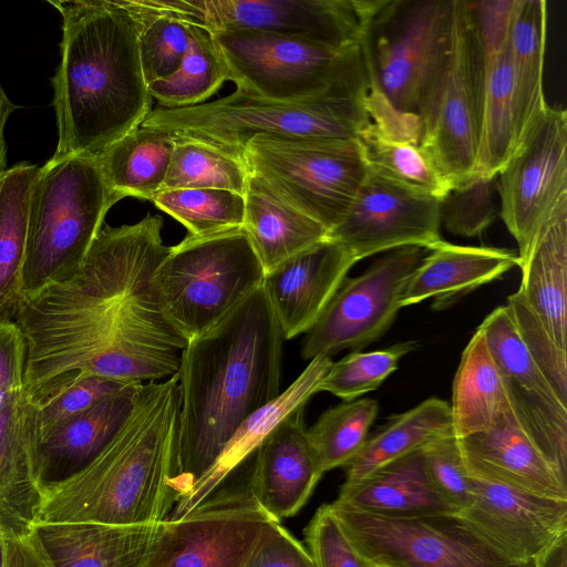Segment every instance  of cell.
Masks as SVG:
<instances>
[{
  "label": "cell",
  "instance_id": "1",
  "mask_svg": "<svg viewBox=\"0 0 567 567\" xmlns=\"http://www.w3.org/2000/svg\"><path fill=\"white\" fill-rule=\"evenodd\" d=\"M163 219L103 224L79 272L19 301L24 390L37 402L81 374L148 383L178 372L187 340L168 319L156 282L171 246Z\"/></svg>",
  "mask_w": 567,
  "mask_h": 567
},
{
  "label": "cell",
  "instance_id": "2",
  "mask_svg": "<svg viewBox=\"0 0 567 567\" xmlns=\"http://www.w3.org/2000/svg\"><path fill=\"white\" fill-rule=\"evenodd\" d=\"M282 340L261 286L183 349L177 372L178 501L238 425L279 395Z\"/></svg>",
  "mask_w": 567,
  "mask_h": 567
},
{
  "label": "cell",
  "instance_id": "3",
  "mask_svg": "<svg viewBox=\"0 0 567 567\" xmlns=\"http://www.w3.org/2000/svg\"><path fill=\"white\" fill-rule=\"evenodd\" d=\"M62 18L61 61L52 78L54 159L99 156L152 111L138 25L121 0L49 1Z\"/></svg>",
  "mask_w": 567,
  "mask_h": 567
},
{
  "label": "cell",
  "instance_id": "4",
  "mask_svg": "<svg viewBox=\"0 0 567 567\" xmlns=\"http://www.w3.org/2000/svg\"><path fill=\"white\" fill-rule=\"evenodd\" d=\"M177 373L144 383L132 413L82 471L42 491L37 522L145 524L166 520L175 487Z\"/></svg>",
  "mask_w": 567,
  "mask_h": 567
},
{
  "label": "cell",
  "instance_id": "5",
  "mask_svg": "<svg viewBox=\"0 0 567 567\" xmlns=\"http://www.w3.org/2000/svg\"><path fill=\"white\" fill-rule=\"evenodd\" d=\"M453 1L383 0L364 29L370 118L391 134L419 142V113L450 52Z\"/></svg>",
  "mask_w": 567,
  "mask_h": 567
},
{
  "label": "cell",
  "instance_id": "6",
  "mask_svg": "<svg viewBox=\"0 0 567 567\" xmlns=\"http://www.w3.org/2000/svg\"><path fill=\"white\" fill-rule=\"evenodd\" d=\"M369 84L303 101L274 100L241 90L186 107H156L142 126L209 144L243 162L258 135L316 141H355L371 122Z\"/></svg>",
  "mask_w": 567,
  "mask_h": 567
},
{
  "label": "cell",
  "instance_id": "7",
  "mask_svg": "<svg viewBox=\"0 0 567 567\" xmlns=\"http://www.w3.org/2000/svg\"><path fill=\"white\" fill-rule=\"evenodd\" d=\"M118 200L96 156L51 157L39 167L30 190L20 299L74 277Z\"/></svg>",
  "mask_w": 567,
  "mask_h": 567
},
{
  "label": "cell",
  "instance_id": "8",
  "mask_svg": "<svg viewBox=\"0 0 567 567\" xmlns=\"http://www.w3.org/2000/svg\"><path fill=\"white\" fill-rule=\"evenodd\" d=\"M265 271L244 228L187 235L171 246L156 282L165 312L187 342L262 286Z\"/></svg>",
  "mask_w": 567,
  "mask_h": 567
},
{
  "label": "cell",
  "instance_id": "9",
  "mask_svg": "<svg viewBox=\"0 0 567 567\" xmlns=\"http://www.w3.org/2000/svg\"><path fill=\"white\" fill-rule=\"evenodd\" d=\"M212 33L237 90L303 101L368 83L360 45L337 47L256 31Z\"/></svg>",
  "mask_w": 567,
  "mask_h": 567
},
{
  "label": "cell",
  "instance_id": "10",
  "mask_svg": "<svg viewBox=\"0 0 567 567\" xmlns=\"http://www.w3.org/2000/svg\"><path fill=\"white\" fill-rule=\"evenodd\" d=\"M241 159L248 174L328 233L344 216L368 173L357 140L258 135L247 143Z\"/></svg>",
  "mask_w": 567,
  "mask_h": 567
},
{
  "label": "cell",
  "instance_id": "11",
  "mask_svg": "<svg viewBox=\"0 0 567 567\" xmlns=\"http://www.w3.org/2000/svg\"><path fill=\"white\" fill-rule=\"evenodd\" d=\"M484 54L466 1H453L451 47L420 113L419 142L453 188L473 178L481 136Z\"/></svg>",
  "mask_w": 567,
  "mask_h": 567
},
{
  "label": "cell",
  "instance_id": "12",
  "mask_svg": "<svg viewBox=\"0 0 567 567\" xmlns=\"http://www.w3.org/2000/svg\"><path fill=\"white\" fill-rule=\"evenodd\" d=\"M330 507L370 567H535L505 557L456 513L385 517Z\"/></svg>",
  "mask_w": 567,
  "mask_h": 567
},
{
  "label": "cell",
  "instance_id": "13",
  "mask_svg": "<svg viewBox=\"0 0 567 567\" xmlns=\"http://www.w3.org/2000/svg\"><path fill=\"white\" fill-rule=\"evenodd\" d=\"M383 0H141L148 13L210 32L256 31L337 47L360 45Z\"/></svg>",
  "mask_w": 567,
  "mask_h": 567
},
{
  "label": "cell",
  "instance_id": "14",
  "mask_svg": "<svg viewBox=\"0 0 567 567\" xmlns=\"http://www.w3.org/2000/svg\"><path fill=\"white\" fill-rule=\"evenodd\" d=\"M427 248H396L377 259L359 276L346 278L317 322L306 332L305 360L342 350L358 351L380 339L391 327L400 297Z\"/></svg>",
  "mask_w": 567,
  "mask_h": 567
},
{
  "label": "cell",
  "instance_id": "15",
  "mask_svg": "<svg viewBox=\"0 0 567 567\" xmlns=\"http://www.w3.org/2000/svg\"><path fill=\"white\" fill-rule=\"evenodd\" d=\"M567 112L546 105L497 174L499 217L518 246V262L567 199Z\"/></svg>",
  "mask_w": 567,
  "mask_h": 567
},
{
  "label": "cell",
  "instance_id": "16",
  "mask_svg": "<svg viewBox=\"0 0 567 567\" xmlns=\"http://www.w3.org/2000/svg\"><path fill=\"white\" fill-rule=\"evenodd\" d=\"M272 519L254 498L248 481L223 485L183 517L166 519L145 567H244Z\"/></svg>",
  "mask_w": 567,
  "mask_h": 567
},
{
  "label": "cell",
  "instance_id": "17",
  "mask_svg": "<svg viewBox=\"0 0 567 567\" xmlns=\"http://www.w3.org/2000/svg\"><path fill=\"white\" fill-rule=\"evenodd\" d=\"M440 207L441 199L368 172L328 238L343 245L358 261L401 247L431 249L443 240Z\"/></svg>",
  "mask_w": 567,
  "mask_h": 567
},
{
  "label": "cell",
  "instance_id": "18",
  "mask_svg": "<svg viewBox=\"0 0 567 567\" xmlns=\"http://www.w3.org/2000/svg\"><path fill=\"white\" fill-rule=\"evenodd\" d=\"M471 476V502L458 513L505 557L534 563L567 534V501Z\"/></svg>",
  "mask_w": 567,
  "mask_h": 567
},
{
  "label": "cell",
  "instance_id": "19",
  "mask_svg": "<svg viewBox=\"0 0 567 567\" xmlns=\"http://www.w3.org/2000/svg\"><path fill=\"white\" fill-rule=\"evenodd\" d=\"M357 262L343 245L327 238L265 274L262 288L284 340L317 322Z\"/></svg>",
  "mask_w": 567,
  "mask_h": 567
},
{
  "label": "cell",
  "instance_id": "20",
  "mask_svg": "<svg viewBox=\"0 0 567 567\" xmlns=\"http://www.w3.org/2000/svg\"><path fill=\"white\" fill-rule=\"evenodd\" d=\"M303 410L288 416L259 446L248 480L256 502L278 522L303 507L324 473Z\"/></svg>",
  "mask_w": 567,
  "mask_h": 567
},
{
  "label": "cell",
  "instance_id": "21",
  "mask_svg": "<svg viewBox=\"0 0 567 567\" xmlns=\"http://www.w3.org/2000/svg\"><path fill=\"white\" fill-rule=\"evenodd\" d=\"M457 440L470 475L567 501V484L523 430L511 403L489 427Z\"/></svg>",
  "mask_w": 567,
  "mask_h": 567
},
{
  "label": "cell",
  "instance_id": "22",
  "mask_svg": "<svg viewBox=\"0 0 567 567\" xmlns=\"http://www.w3.org/2000/svg\"><path fill=\"white\" fill-rule=\"evenodd\" d=\"M166 523L37 522L31 532L51 567H145Z\"/></svg>",
  "mask_w": 567,
  "mask_h": 567
},
{
  "label": "cell",
  "instance_id": "23",
  "mask_svg": "<svg viewBox=\"0 0 567 567\" xmlns=\"http://www.w3.org/2000/svg\"><path fill=\"white\" fill-rule=\"evenodd\" d=\"M331 357L319 354L311 359L297 379L274 400L247 416L235 430L208 470L174 506L168 520H176L198 506L218 488L288 416L303 409L329 372Z\"/></svg>",
  "mask_w": 567,
  "mask_h": 567
},
{
  "label": "cell",
  "instance_id": "24",
  "mask_svg": "<svg viewBox=\"0 0 567 567\" xmlns=\"http://www.w3.org/2000/svg\"><path fill=\"white\" fill-rule=\"evenodd\" d=\"M35 405L21 390L0 412V530L29 534L38 520L42 489L35 470Z\"/></svg>",
  "mask_w": 567,
  "mask_h": 567
},
{
  "label": "cell",
  "instance_id": "25",
  "mask_svg": "<svg viewBox=\"0 0 567 567\" xmlns=\"http://www.w3.org/2000/svg\"><path fill=\"white\" fill-rule=\"evenodd\" d=\"M144 383H135L65 420L37 441L35 470L41 489L87 466L125 423Z\"/></svg>",
  "mask_w": 567,
  "mask_h": 567
},
{
  "label": "cell",
  "instance_id": "26",
  "mask_svg": "<svg viewBox=\"0 0 567 567\" xmlns=\"http://www.w3.org/2000/svg\"><path fill=\"white\" fill-rule=\"evenodd\" d=\"M514 266H518V255L512 249L461 246L441 240L427 250L409 277L400 306L433 299V309H443L501 278Z\"/></svg>",
  "mask_w": 567,
  "mask_h": 567
},
{
  "label": "cell",
  "instance_id": "27",
  "mask_svg": "<svg viewBox=\"0 0 567 567\" xmlns=\"http://www.w3.org/2000/svg\"><path fill=\"white\" fill-rule=\"evenodd\" d=\"M519 291L556 346L567 351V199L554 210L518 262Z\"/></svg>",
  "mask_w": 567,
  "mask_h": 567
},
{
  "label": "cell",
  "instance_id": "28",
  "mask_svg": "<svg viewBox=\"0 0 567 567\" xmlns=\"http://www.w3.org/2000/svg\"><path fill=\"white\" fill-rule=\"evenodd\" d=\"M421 450L399 457L357 482H344L333 502L385 517L455 513L432 487Z\"/></svg>",
  "mask_w": 567,
  "mask_h": 567
},
{
  "label": "cell",
  "instance_id": "29",
  "mask_svg": "<svg viewBox=\"0 0 567 567\" xmlns=\"http://www.w3.org/2000/svg\"><path fill=\"white\" fill-rule=\"evenodd\" d=\"M244 229L265 274L328 238V229L275 196L248 174Z\"/></svg>",
  "mask_w": 567,
  "mask_h": 567
},
{
  "label": "cell",
  "instance_id": "30",
  "mask_svg": "<svg viewBox=\"0 0 567 567\" xmlns=\"http://www.w3.org/2000/svg\"><path fill=\"white\" fill-rule=\"evenodd\" d=\"M546 30L545 0H515L507 42L518 145L547 105L543 86Z\"/></svg>",
  "mask_w": 567,
  "mask_h": 567
},
{
  "label": "cell",
  "instance_id": "31",
  "mask_svg": "<svg viewBox=\"0 0 567 567\" xmlns=\"http://www.w3.org/2000/svg\"><path fill=\"white\" fill-rule=\"evenodd\" d=\"M508 405L504 378L477 328L462 353L453 381L450 409L455 437L486 430Z\"/></svg>",
  "mask_w": 567,
  "mask_h": 567
},
{
  "label": "cell",
  "instance_id": "32",
  "mask_svg": "<svg viewBox=\"0 0 567 567\" xmlns=\"http://www.w3.org/2000/svg\"><path fill=\"white\" fill-rule=\"evenodd\" d=\"M174 143L173 134L140 125L96 156L106 184L121 199L152 200L163 187Z\"/></svg>",
  "mask_w": 567,
  "mask_h": 567
},
{
  "label": "cell",
  "instance_id": "33",
  "mask_svg": "<svg viewBox=\"0 0 567 567\" xmlns=\"http://www.w3.org/2000/svg\"><path fill=\"white\" fill-rule=\"evenodd\" d=\"M449 434H454L450 404L437 398L426 399L403 413L392 415L367 437L360 452L344 467V482H357L377 468Z\"/></svg>",
  "mask_w": 567,
  "mask_h": 567
},
{
  "label": "cell",
  "instance_id": "34",
  "mask_svg": "<svg viewBox=\"0 0 567 567\" xmlns=\"http://www.w3.org/2000/svg\"><path fill=\"white\" fill-rule=\"evenodd\" d=\"M508 37V35H507ZM518 146L508 42L484 56L481 136L473 177H495Z\"/></svg>",
  "mask_w": 567,
  "mask_h": 567
},
{
  "label": "cell",
  "instance_id": "35",
  "mask_svg": "<svg viewBox=\"0 0 567 567\" xmlns=\"http://www.w3.org/2000/svg\"><path fill=\"white\" fill-rule=\"evenodd\" d=\"M38 171L21 162L0 175V319L13 320L20 301L29 198Z\"/></svg>",
  "mask_w": 567,
  "mask_h": 567
},
{
  "label": "cell",
  "instance_id": "36",
  "mask_svg": "<svg viewBox=\"0 0 567 567\" xmlns=\"http://www.w3.org/2000/svg\"><path fill=\"white\" fill-rule=\"evenodd\" d=\"M357 142L368 172L437 199L451 189L419 142L391 134L373 122L362 130Z\"/></svg>",
  "mask_w": 567,
  "mask_h": 567
},
{
  "label": "cell",
  "instance_id": "37",
  "mask_svg": "<svg viewBox=\"0 0 567 567\" xmlns=\"http://www.w3.org/2000/svg\"><path fill=\"white\" fill-rule=\"evenodd\" d=\"M188 49L177 71L147 86L162 107L200 104L229 81V69L214 34L199 25L188 24Z\"/></svg>",
  "mask_w": 567,
  "mask_h": 567
},
{
  "label": "cell",
  "instance_id": "38",
  "mask_svg": "<svg viewBox=\"0 0 567 567\" xmlns=\"http://www.w3.org/2000/svg\"><path fill=\"white\" fill-rule=\"evenodd\" d=\"M153 204L183 224L189 235L244 228L245 196L218 188L161 189Z\"/></svg>",
  "mask_w": 567,
  "mask_h": 567
},
{
  "label": "cell",
  "instance_id": "39",
  "mask_svg": "<svg viewBox=\"0 0 567 567\" xmlns=\"http://www.w3.org/2000/svg\"><path fill=\"white\" fill-rule=\"evenodd\" d=\"M174 136L162 189L218 188L245 195L248 172L243 162L200 141Z\"/></svg>",
  "mask_w": 567,
  "mask_h": 567
},
{
  "label": "cell",
  "instance_id": "40",
  "mask_svg": "<svg viewBox=\"0 0 567 567\" xmlns=\"http://www.w3.org/2000/svg\"><path fill=\"white\" fill-rule=\"evenodd\" d=\"M379 411L373 399L343 402L324 411L308 436L324 472L346 467L360 452Z\"/></svg>",
  "mask_w": 567,
  "mask_h": 567
},
{
  "label": "cell",
  "instance_id": "41",
  "mask_svg": "<svg viewBox=\"0 0 567 567\" xmlns=\"http://www.w3.org/2000/svg\"><path fill=\"white\" fill-rule=\"evenodd\" d=\"M478 329L506 386L558 399L528 353L505 305L494 309Z\"/></svg>",
  "mask_w": 567,
  "mask_h": 567
},
{
  "label": "cell",
  "instance_id": "42",
  "mask_svg": "<svg viewBox=\"0 0 567 567\" xmlns=\"http://www.w3.org/2000/svg\"><path fill=\"white\" fill-rule=\"evenodd\" d=\"M121 1L138 25L140 61L146 85L175 73L188 49V24L143 12L131 0Z\"/></svg>",
  "mask_w": 567,
  "mask_h": 567
},
{
  "label": "cell",
  "instance_id": "43",
  "mask_svg": "<svg viewBox=\"0 0 567 567\" xmlns=\"http://www.w3.org/2000/svg\"><path fill=\"white\" fill-rule=\"evenodd\" d=\"M415 348L414 341H408L384 350L352 351L332 363L320 384V392H329L343 402L357 400L378 389L398 369L400 360Z\"/></svg>",
  "mask_w": 567,
  "mask_h": 567
},
{
  "label": "cell",
  "instance_id": "44",
  "mask_svg": "<svg viewBox=\"0 0 567 567\" xmlns=\"http://www.w3.org/2000/svg\"><path fill=\"white\" fill-rule=\"evenodd\" d=\"M497 176L473 177L441 199V225L461 237H476L499 216Z\"/></svg>",
  "mask_w": 567,
  "mask_h": 567
},
{
  "label": "cell",
  "instance_id": "45",
  "mask_svg": "<svg viewBox=\"0 0 567 567\" xmlns=\"http://www.w3.org/2000/svg\"><path fill=\"white\" fill-rule=\"evenodd\" d=\"M505 307L532 359L556 396L567 406L566 352L556 346L519 290L507 297Z\"/></svg>",
  "mask_w": 567,
  "mask_h": 567
},
{
  "label": "cell",
  "instance_id": "46",
  "mask_svg": "<svg viewBox=\"0 0 567 567\" xmlns=\"http://www.w3.org/2000/svg\"><path fill=\"white\" fill-rule=\"evenodd\" d=\"M134 382H124L95 374H81L48 396L34 402L37 441L65 420L94 406Z\"/></svg>",
  "mask_w": 567,
  "mask_h": 567
},
{
  "label": "cell",
  "instance_id": "47",
  "mask_svg": "<svg viewBox=\"0 0 567 567\" xmlns=\"http://www.w3.org/2000/svg\"><path fill=\"white\" fill-rule=\"evenodd\" d=\"M429 481L442 501L456 514L471 502L468 474L457 437L449 434L422 447Z\"/></svg>",
  "mask_w": 567,
  "mask_h": 567
},
{
  "label": "cell",
  "instance_id": "48",
  "mask_svg": "<svg viewBox=\"0 0 567 567\" xmlns=\"http://www.w3.org/2000/svg\"><path fill=\"white\" fill-rule=\"evenodd\" d=\"M316 567H367L346 536L330 504L321 505L303 530Z\"/></svg>",
  "mask_w": 567,
  "mask_h": 567
},
{
  "label": "cell",
  "instance_id": "49",
  "mask_svg": "<svg viewBox=\"0 0 567 567\" xmlns=\"http://www.w3.org/2000/svg\"><path fill=\"white\" fill-rule=\"evenodd\" d=\"M244 567H316L310 553L280 522H268Z\"/></svg>",
  "mask_w": 567,
  "mask_h": 567
},
{
  "label": "cell",
  "instance_id": "50",
  "mask_svg": "<svg viewBox=\"0 0 567 567\" xmlns=\"http://www.w3.org/2000/svg\"><path fill=\"white\" fill-rule=\"evenodd\" d=\"M465 1L484 56L497 52L506 42L515 0Z\"/></svg>",
  "mask_w": 567,
  "mask_h": 567
},
{
  "label": "cell",
  "instance_id": "51",
  "mask_svg": "<svg viewBox=\"0 0 567 567\" xmlns=\"http://www.w3.org/2000/svg\"><path fill=\"white\" fill-rule=\"evenodd\" d=\"M25 341L14 320L0 319V392L24 388Z\"/></svg>",
  "mask_w": 567,
  "mask_h": 567
},
{
  "label": "cell",
  "instance_id": "52",
  "mask_svg": "<svg viewBox=\"0 0 567 567\" xmlns=\"http://www.w3.org/2000/svg\"><path fill=\"white\" fill-rule=\"evenodd\" d=\"M3 540V567H51L32 532Z\"/></svg>",
  "mask_w": 567,
  "mask_h": 567
},
{
  "label": "cell",
  "instance_id": "53",
  "mask_svg": "<svg viewBox=\"0 0 567 567\" xmlns=\"http://www.w3.org/2000/svg\"><path fill=\"white\" fill-rule=\"evenodd\" d=\"M19 106L13 103L7 95L2 85L0 84V175L8 168L7 167V143L4 138V128L10 115Z\"/></svg>",
  "mask_w": 567,
  "mask_h": 567
},
{
  "label": "cell",
  "instance_id": "54",
  "mask_svg": "<svg viewBox=\"0 0 567 567\" xmlns=\"http://www.w3.org/2000/svg\"><path fill=\"white\" fill-rule=\"evenodd\" d=\"M535 567H567V534L559 537L537 558Z\"/></svg>",
  "mask_w": 567,
  "mask_h": 567
},
{
  "label": "cell",
  "instance_id": "55",
  "mask_svg": "<svg viewBox=\"0 0 567 567\" xmlns=\"http://www.w3.org/2000/svg\"><path fill=\"white\" fill-rule=\"evenodd\" d=\"M3 558H4V540H3V535L0 530V567H3Z\"/></svg>",
  "mask_w": 567,
  "mask_h": 567
},
{
  "label": "cell",
  "instance_id": "56",
  "mask_svg": "<svg viewBox=\"0 0 567 567\" xmlns=\"http://www.w3.org/2000/svg\"><path fill=\"white\" fill-rule=\"evenodd\" d=\"M367 566V565H365ZM367 567H370V566H367Z\"/></svg>",
  "mask_w": 567,
  "mask_h": 567
}]
</instances>
